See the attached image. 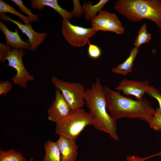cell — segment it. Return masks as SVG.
<instances>
[{"mask_svg":"<svg viewBox=\"0 0 161 161\" xmlns=\"http://www.w3.org/2000/svg\"><path fill=\"white\" fill-rule=\"evenodd\" d=\"M104 88L107 111L116 120L123 118H138L147 123L156 111L147 100H134L106 86Z\"/></svg>","mask_w":161,"mask_h":161,"instance_id":"obj_1","label":"cell"},{"mask_svg":"<svg viewBox=\"0 0 161 161\" xmlns=\"http://www.w3.org/2000/svg\"><path fill=\"white\" fill-rule=\"evenodd\" d=\"M85 103L93 117L94 126L97 130L108 133L115 141L119 139L117 120L107 111L104 87L98 79L86 90Z\"/></svg>","mask_w":161,"mask_h":161,"instance_id":"obj_2","label":"cell"},{"mask_svg":"<svg viewBox=\"0 0 161 161\" xmlns=\"http://www.w3.org/2000/svg\"><path fill=\"white\" fill-rule=\"evenodd\" d=\"M114 8L132 21L151 20L161 30V0H118Z\"/></svg>","mask_w":161,"mask_h":161,"instance_id":"obj_3","label":"cell"},{"mask_svg":"<svg viewBox=\"0 0 161 161\" xmlns=\"http://www.w3.org/2000/svg\"><path fill=\"white\" fill-rule=\"evenodd\" d=\"M94 124L92 117L84 109L71 110L68 116L56 123L55 132L59 136L76 141L86 127Z\"/></svg>","mask_w":161,"mask_h":161,"instance_id":"obj_4","label":"cell"},{"mask_svg":"<svg viewBox=\"0 0 161 161\" xmlns=\"http://www.w3.org/2000/svg\"><path fill=\"white\" fill-rule=\"evenodd\" d=\"M52 84L59 90L71 110L83 108L85 104L86 90L83 85L61 80L53 76L51 79Z\"/></svg>","mask_w":161,"mask_h":161,"instance_id":"obj_5","label":"cell"},{"mask_svg":"<svg viewBox=\"0 0 161 161\" xmlns=\"http://www.w3.org/2000/svg\"><path fill=\"white\" fill-rule=\"evenodd\" d=\"M62 32L64 37L71 45L80 47L88 43L89 39L97 31L92 27L85 28L72 24L69 20L63 19Z\"/></svg>","mask_w":161,"mask_h":161,"instance_id":"obj_6","label":"cell"},{"mask_svg":"<svg viewBox=\"0 0 161 161\" xmlns=\"http://www.w3.org/2000/svg\"><path fill=\"white\" fill-rule=\"evenodd\" d=\"M25 53L24 49H13L9 52L6 58L8 62V66L14 69L16 74L10 80L14 84L22 88L27 87L28 81L34 80L33 76L30 74L25 68L22 61V57Z\"/></svg>","mask_w":161,"mask_h":161,"instance_id":"obj_7","label":"cell"},{"mask_svg":"<svg viewBox=\"0 0 161 161\" xmlns=\"http://www.w3.org/2000/svg\"><path fill=\"white\" fill-rule=\"evenodd\" d=\"M91 20L92 27L97 32L109 31L119 35L124 32L125 29L122 23L114 13L101 10Z\"/></svg>","mask_w":161,"mask_h":161,"instance_id":"obj_8","label":"cell"},{"mask_svg":"<svg viewBox=\"0 0 161 161\" xmlns=\"http://www.w3.org/2000/svg\"><path fill=\"white\" fill-rule=\"evenodd\" d=\"M71 110L60 91L55 88V98L47 110L48 119L56 123L68 116Z\"/></svg>","mask_w":161,"mask_h":161,"instance_id":"obj_9","label":"cell"},{"mask_svg":"<svg viewBox=\"0 0 161 161\" xmlns=\"http://www.w3.org/2000/svg\"><path fill=\"white\" fill-rule=\"evenodd\" d=\"M1 20L10 21L16 25L22 32L28 38L27 41L30 43V49L35 51L37 47L44 41L47 36L46 32L39 33L35 32L30 24H23L18 20H16L7 16L6 13L0 14Z\"/></svg>","mask_w":161,"mask_h":161,"instance_id":"obj_10","label":"cell"},{"mask_svg":"<svg viewBox=\"0 0 161 161\" xmlns=\"http://www.w3.org/2000/svg\"><path fill=\"white\" fill-rule=\"evenodd\" d=\"M149 84L147 80L142 81L124 79L120 81L115 89L126 95L134 96L137 100H141L146 93Z\"/></svg>","mask_w":161,"mask_h":161,"instance_id":"obj_11","label":"cell"},{"mask_svg":"<svg viewBox=\"0 0 161 161\" xmlns=\"http://www.w3.org/2000/svg\"><path fill=\"white\" fill-rule=\"evenodd\" d=\"M59 148L61 161H75L78 156V146L76 141L59 136L56 141Z\"/></svg>","mask_w":161,"mask_h":161,"instance_id":"obj_12","label":"cell"},{"mask_svg":"<svg viewBox=\"0 0 161 161\" xmlns=\"http://www.w3.org/2000/svg\"><path fill=\"white\" fill-rule=\"evenodd\" d=\"M0 29L5 36L6 45L13 49H30V43L23 41L18 34V30L15 32L10 31L7 26L0 22Z\"/></svg>","mask_w":161,"mask_h":161,"instance_id":"obj_13","label":"cell"},{"mask_svg":"<svg viewBox=\"0 0 161 161\" xmlns=\"http://www.w3.org/2000/svg\"><path fill=\"white\" fill-rule=\"evenodd\" d=\"M31 6L33 9H37L42 10L44 7H51L59 13L63 19L69 20L73 15L66 10L62 8L58 4L57 0H32Z\"/></svg>","mask_w":161,"mask_h":161,"instance_id":"obj_14","label":"cell"},{"mask_svg":"<svg viewBox=\"0 0 161 161\" xmlns=\"http://www.w3.org/2000/svg\"><path fill=\"white\" fill-rule=\"evenodd\" d=\"M138 48L134 47L131 51L129 57L123 63L114 67L112 70V72L125 75L132 71L133 63L139 52Z\"/></svg>","mask_w":161,"mask_h":161,"instance_id":"obj_15","label":"cell"},{"mask_svg":"<svg viewBox=\"0 0 161 161\" xmlns=\"http://www.w3.org/2000/svg\"><path fill=\"white\" fill-rule=\"evenodd\" d=\"M45 152L43 161H61V154L56 142L47 140L44 144Z\"/></svg>","mask_w":161,"mask_h":161,"instance_id":"obj_16","label":"cell"},{"mask_svg":"<svg viewBox=\"0 0 161 161\" xmlns=\"http://www.w3.org/2000/svg\"><path fill=\"white\" fill-rule=\"evenodd\" d=\"M109 1L108 0H100L97 4L93 5L91 1L87 4L85 1L82 8L86 21H89L95 16L97 13L102 10L105 5Z\"/></svg>","mask_w":161,"mask_h":161,"instance_id":"obj_17","label":"cell"},{"mask_svg":"<svg viewBox=\"0 0 161 161\" xmlns=\"http://www.w3.org/2000/svg\"><path fill=\"white\" fill-rule=\"evenodd\" d=\"M0 161H26L21 152L13 149H0Z\"/></svg>","mask_w":161,"mask_h":161,"instance_id":"obj_18","label":"cell"},{"mask_svg":"<svg viewBox=\"0 0 161 161\" xmlns=\"http://www.w3.org/2000/svg\"><path fill=\"white\" fill-rule=\"evenodd\" d=\"M9 13L19 17L25 24H30L32 21L28 16H26L16 10L14 8L8 4L0 0V14Z\"/></svg>","mask_w":161,"mask_h":161,"instance_id":"obj_19","label":"cell"},{"mask_svg":"<svg viewBox=\"0 0 161 161\" xmlns=\"http://www.w3.org/2000/svg\"><path fill=\"white\" fill-rule=\"evenodd\" d=\"M151 39V35L147 30V25L144 23L138 31L134 43L135 47L138 48L141 45L148 43Z\"/></svg>","mask_w":161,"mask_h":161,"instance_id":"obj_20","label":"cell"},{"mask_svg":"<svg viewBox=\"0 0 161 161\" xmlns=\"http://www.w3.org/2000/svg\"><path fill=\"white\" fill-rule=\"evenodd\" d=\"M147 123L149 124L150 128L155 131H161V113L156 110L151 118Z\"/></svg>","mask_w":161,"mask_h":161,"instance_id":"obj_21","label":"cell"},{"mask_svg":"<svg viewBox=\"0 0 161 161\" xmlns=\"http://www.w3.org/2000/svg\"><path fill=\"white\" fill-rule=\"evenodd\" d=\"M11 1L13 2L19 7L21 11L27 15L28 17L32 19V22L37 21L38 20V16L32 13L31 11L24 5L22 0H11Z\"/></svg>","mask_w":161,"mask_h":161,"instance_id":"obj_22","label":"cell"},{"mask_svg":"<svg viewBox=\"0 0 161 161\" xmlns=\"http://www.w3.org/2000/svg\"><path fill=\"white\" fill-rule=\"evenodd\" d=\"M146 93L150 96L155 99L157 101L159 107L157 108L155 110L161 113V93L160 91L154 87L149 86Z\"/></svg>","mask_w":161,"mask_h":161,"instance_id":"obj_23","label":"cell"},{"mask_svg":"<svg viewBox=\"0 0 161 161\" xmlns=\"http://www.w3.org/2000/svg\"><path fill=\"white\" fill-rule=\"evenodd\" d=\"M88 44L87 52L89 56L92 59L99 58L102 54V51L100 47L96 45L91 44L89 41Z\"/></svg>","mask_w":161,"mask_h":161,"instance_id":"obj_24","label":"cell"},{"mask_svg":"<svg viewBox=\"0 0 161 161\" xmlns=\"http://www.w3.org/2000/svg\"><path fill=\"white\" fill-rule=\"evenodd\" d=\"M13 49L12 47L0 42V61L3 63L9 52Z\"/></svg>","mask_w":161,"mask_h":161,"instance_id":"obj_25","label":"cell"},{"mask_svg":"<svg viewBox=\"0 0 161 161\" xmlns=\"http://www.w3.org/2000/svg\"><path fill=\"white\" fill-rule=\"evenodd\" d=\"M12 85L9 80L0 81V95H6L11 90Z\"/></svg>","mask_w":161,"mask_h":161,"instance_id":"obj_26","label":"cell"},{"mask_svg":"<svg viewBox=\"0 0 161 161\" xmlns=\"http://www.w3.org/2000/svg\"><path fill=\"white\" fill-rule=\"evenodd\" d=\"M74 9L71 11L73 16L77 18L81 17L84 14L82 7L81 6L79 0H73Z\"/></svg>","mask_w":161,"mask_h":161,"instance_id":"obj_27","label":"cell"},{"mask_svg":"<svg viewBox=\"0 0 161 161\" xmlns=\"http://www.w3.org/2000/svg\"><path fill=\"white\" fill-rule=\"evenodd\" d=\"M161 155V152L146 157H141L135 155L128 156L126 157V161H145L155 157Z\"/></svg>","mask_w":161,"mask_h":161,"instance_id":"obj_28","label":"cell"},{"mask_svg":"<svg viewBox=\"0 0 161 161\" xmlns=\"http://www.w3.org/2000/svg\"><path fill=\"white\" fill-rule=\"evenodd\" d=\"M32 160H33V158H32L30 159L28 161H32Z\"/></svg>","mask_w":161,"mask_h":161,"instance_id":"obj_29","label":"cell"},{"mask_svg":"<svg viewBox=\"0 0 161 161\" xmlns=\"http://www.w3.org/2000/svg\"><path fill=\"white\" fill-rule=\"evenodd\" d=\"M154 161H161V159L160 160H156Z\"/></svg>","mask_w":161,"mask_h":161,"instance_id":"obj_30","label":"cell"}]
</instances>
